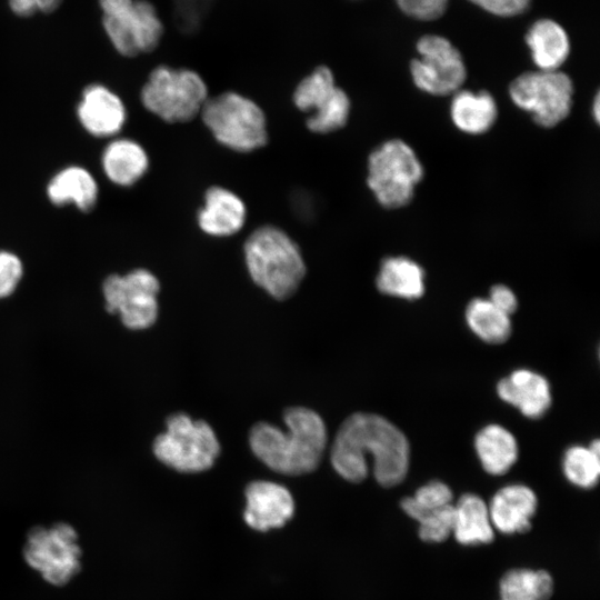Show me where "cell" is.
<instances>
[{"label":"cell","instance_id":"1","mask_svg":"<svg viewBox=\"0 0 600 600\" xmlns=\"http://www.w3.org/2000/svg\"><path fill=\"white\" fill-rule=\"evenodd\" d=\"M367 454L372 457L373 476L381 486L393 487L406 478L410 458L406 436L381 416L357 412L339 428L331 463L343 479L360 482L368 474Z\"/></svg>","mask_w":600,"mask_h":600},{"label":"cell","instance_id":"2","mask_svg":"<svg viewBox=\"0 0 600 600\" xmlns=\"http://www.w3.org/2000/svg\"><path fill=\"white\" fill-rule=\"evenodd\" d=\"M287 430L259 422L250 431L252 452L276 472L299 476L317 469L327 442L321 417L304 407L284 411Z\"/></svg>","mask_w":600,"mask_h":600},{"label":"cell","instance_id":"3","mask_svg":"<svg viewBox=\"0 0 600 600\" xmlns=\"http://www.w3.org/2000/svg\"><path fill=\"white\" fill-rule=\"evenodd\" d=\"M244 259L251 279L278 300L290 298L306 276L294 240L274 226H261L247 238Z\"/></svg>","mask_w":600,"mask_h":600},{"label":"cell","instance_id":"4","mask_svg":"<svg viewBox=\"0 0 600 600\" xmlns=\"http://www.w3.org/2000/svg\"><path fill=\"white\" fill-rule=\"evenodd\" d=\"M200 114L214 139L233 151L251 152L268 141L262 109L238 92L208 98Z\"/></svg>","mask_w":600,"mask_h":600},{"label":"cell","instance_id":"5","mask_svg":"<svg viewBox=\"0 0 600 600\" xmlns=\"http://www.w3.org/2000/svg\"><path fill=\"white\" fill-rule=\"evenodd\" d=\"M26 564L54 587L71 582L82 567V548L77 529L67 522L37 526L22 546Z\"/></svg>","mask_w":600,"mask_h":600},{"label":"cell","instance_id":"6","mask_svg":"<svg viewBox=\"0 0 600 600\" xmlns=\"http://www.w3.org/2000/svg\"><path fill=\"white\" fill-rule=\"evenodd\" d=\"M423 173L414 150L401 139H390L369 154L367 184L380 206L398 209L411 202Z\"/></svg>","mask_w":600,"mask_h":600},{"label":"cell","instance_id":"7","mask_svg":"<svg viewBox=\"0 0 600 600\" xmlns=\"http://www.w3.org/2000/svg\"><path fill=\"white\" fill-rule=\"evenodd\" d=\"M208 98L207 84L198 72L169 66L156 67L140 93L144 108L170 123L196 118Z\"/></svg>","mask_w":600,"mask_h":600},{"label":"cell","instance_id":"8","mask_svg":"<svg viewBox=\"0 0 600 600\" xmlns=\"http://www.w3.org/2000/svg\"><path fill=\"white\" fill-rule=\"evenodd\" d=\"M102 28L113 49L123 57L153 51L164 28L157 8L148 0H98Z\"/></svg>","mask_w":600,"mask_h":600},{"label":"cell","instance_id":"9","mask_svg":"<svg viewBox=\"0 0 600 600\" xmlns=\"http://www.w3.org/2000/svg\"><path fill=\"white\" fill-rule=\"evenodd\" d=\"M219 452L212 428L186 413L171 414L167 419V431L153 442V453L162 463L186 473L211 468Z\"/></svg>","mask_w":600,"mask_h":600},{"label":"cell","instance_id":"10","mask_svg":"<svg viewBox=\"0 0 600 600\" xmlns=\"http://www.w3.org/2000/svg\"><path fill=\"white\" fill-rule=\"evenodd\" d=\"M573 83L561 70H534L519 74L509 86L512 102L542 128H553L570 113Z\"/></svg>","mask_w":600,"mask_h":600},{"label":"cell","instance_id":"11","mask_svg":"<svg viewBox=\"0 0 600 600\" xmlns=\"http://www.w3.org/2000/svg\"><path fill=\"white\" fill-rule=\"evenodd\" d=\"M416 49L418 57L411 60L410 73L418 89L432 96H452L462 88L467 67L450 40L427 34L418 40Z\"/></svg>","mask_w":600,"mask_h":600},{"label":"cell","instance_id":"12","mask_svg":"<svg viewBox=\"0 0 600 600\" xmlns=\"http://www.w3.org/2000/svg\"><path fill=\"white\" fill-rule=\"evenodd\" d=\"M159 289L157 277L147 269L111 274L102 284L106 309L118 313L129 329H147L157 320Z\"/></svg>","mask_w":600,"mask_h":600},{"label":"cell","instance_id":"13","mask_svg":"<svg viewBox=\"0 0 600 600\" xmlns=\"http://www.w3.org/2000/svg\"><path fill=\"white\" fill-rule=\"evenodd\" d=\"M293 103L303 112H311L306 124L314 133H329L348 122L351 101L337 86L332 71L317 67L304 77L293 91Z\"/></svg>","mask_w":600,"mask_h":600},{"label":"cell","instance_id":"14","mask_svg":"<svg viewBox=\"0 0 600 600\" xmlns=\"http://www.w3.org/2000/svg\"><path fill=\"white\" fill-rule=\"evenodd\" d=\"M77 117L86 131L98 138L117 134L127 120L121 98L101 83L87 86L77 107Z\"/></svg>","mask_w":600,"mask_h":600},{"label":"cell","instance_id":"15","mask_svg":"<svg viewBox=\"0 0 600 600\" xmlns=\"http://www.w3.org/2000/svg\"><path fill=\"white\" fill-rule=\"evenodd\" d=\"M244 520L252 529L267 531L284 526L293 516L290 491L271 481H253L246 488Z\"/></svg>","mask_w":600,"mask_h":600},{"label":"cell","instance_id":"16","mask_svg":"<svg viewBox=\"0 0 600 600\" xmlns=\"http://www.w3.org/2000/svg\"><path fill=\"white\" fill-rule=\"evenodd\" d=\"M538 499L531 488L520 483L499 489L490 500L488 510L494 530L503 534L530 530Z\"/></svg>","mask_w":600,"mask_h":600},{"label":"cell","instance_id":"17","mask_svg":"<svg viewBox=\"0 0 600 600\" xmlns=\"http://www.w3.org/2000/svg\"><path fill=\"white\" fill-rule=\"evenodd\" d=\"M246 204L231 190L214 186L204 193V204L199 210L197 220L200 229L212 237H229L237 233L244 224Z\"/></svg>","mask_w":600,"mask_h":600},{"label":"cell","instance_id":"18","mask_svg":"<svg viewBox=\"0 0 600 600\" xmlns=\"http://www.w3.org/2000/svg\"><path fill=\"white\" fill-rule=\"evenodd\" d=\"M497 392L503 401L532 419L543 416L551 404L547 379L527 369L516 370L501 379L497 384Z\"/></svg>","mask_w":600,"mask_h":600},{"label":"cell","instance_id":"19","mask_svg":"<svg viewBox=\"0 0 600 600\" xmlns=\"http://www.w3.org/2000/svg\"><path fill=\"white\" fill-rule=\"evenodd\" d=\"M531 59L539 70H560L570 53V39L564 28L548 18L534 21L526 33Z\"/></svg>","mask_w":600,"mask_h":600},{"label":"cell","instance_id":"20","mask_svg":"<svg viewBox=\"0 0 600 600\" xmlns=\"http://www.w3.org/2000/svg\"><path fill=\"white\" fill-rule=\"evenodd\" d=\"M497 117V102L488 91L476 92L461 88L452 94L450 118L460 131L482 134L492 128Z\"/></svg>","mask_w":600,"mask_h":600},{"label":"cell","instance_id":"21","mask_svg":"<svg viewBox=\"0 0 600 600\" xmlns=\"http://www.w3.org/2000/svg\"><path fill=\"white\" fill-rule=\"evenodd\" d=\"M107 178L121 187L138 182L147 172L149 158L137 141L118 138L108 143L101 158Z\"/></svg>","mask_w":600,"mask_h":600},{"label":"cell","instance_id":"22","mask_svg":"<svg viewBox=\"0 0 600 600\" xmlns=\"http://www.w3.org/2000/svg\"><path fill=\"white\" fill-rule=\"evenodd\" d=\"M98 184L83 167L70 166L57 172L47 186L49 200L56 206L73 203L81 211L91 210L98 200Z\"/></svg>","mask_w":600,"mask_h":600},{"label":"cell","instance_id":"23","mask_svg":"<svg viewBox=\"0 0 600 600\" xmlns=\"http://www.w3.org/2000/svg\"><path fill=\"white\" fill-rule=\"evenodd\" d=\"M454 506L452 536L462 546L490 543L494 537L488 504L477 494L464 493Z\"/></svg>","mask_w":600,"mask_h":600},{"label":"cell","instance_id":"24","mask_svg":"<svg viewBox=\"0 0 600 600\" xmlns=\"http://www.w3.org/2000/svg\"><path fill=\"white\" fill-rule=\"evenodd\" d=\"M376 283L384 294L413 300L423 296L424 271L407 257H388L380 264Z\"/></svg>","mask_w":600,"mask_h":600},{"label":"cell","instance_id":"25","mask_svg":"<svg viewBox=\"0 0 600 600\" xmlns=\"http://www.w3.org/2000/svg\"><path fill=\"white\" fill-rule=\"evenodd\" d=\"M474 447L482 468L492 476L506 473L518 458L513 434L499 424H488L476 436Z\"/></svg>","mask_w":600,"mask_h":600},{"label":"cell","instance_id":"26","mask_svg":"<svg viewBox=\"0 0 600 600\" xmlns=\"http://www.w3.org/2000/svg\"><path fill=\"white\" fill-rule=\"evenodd\" d=\"M499 593L500 600H549L553 579L546 570L511 569L502 576Z\"/></svg>","mask_w":600,"mask_h":600},{"label":"cell","instance_id":"27","mask_svg":"<svg viewBox=\"0 0 600 600\" xmlns=\"http://www.w3.org/2000/svg\"><path fill=\"white\" fill-rule=\"evenodd\" d=\"M466 320L469 328L488 343H502L511 334L510 316L486 298H474L468 303Z\"/></svg>","mask_w":600,"mask_h":600},{"label":"cell","instance_id":"28","mask_svg":"<svg viewBox=\"0 0 600 600\" xmlns=\"http://www.w3.org/2000/svg\"><path fill=\"white\" fill-rule=\"evenodd\" d=\"M563 473L569 482L582 489L598 483L600 474V442L594 439L589 447L573 446L563 457Z\"/></svg>","mask_w":600,"mask_h":600},{"label":"cell","instance_id":"29","mask_svg":"<svg viewBox=\"0 0 600 600\" xmlns=\"http://www.w3.org/2000/svg\"><path fill=\"white\" fill-rule=\"evenodd\" d=\"M452 491L443 482L434 480L420 487L412 497L401 501L402 510L418 521L423 514L451 504Z\"/></svg>","mask_w":600,"mask_h":600},{"label":"cell","instance_id":"30","mask_svg":"<svg viewBox=\"0 0 600 600\" xmlns=\"http://www.w3.org/2000/svg\"><path fill=\"white\" fill-rule=\"evenodd\" d=\"M454 506L451 503L443 508L423 514L419 523V538L424 542L438 543L452 534Z\"/></svg>","mask_w":600,"mask_h":600},{"label":"cell","instance_id":"31","mask_svg":"<svg viewBox=\"0 0 600 600\" xmlns=\"http://www.w3.org/2000/svg\"><path fill=\"white\" fill-rule=\"evenodd\" d=\"M214 0H173V19L177 28L184 33L200 29Z\"/></svg>","mask_w":600,"mask_h":600},{"label":"cell","instance_id":"32","mask_svg":"<svg viewBox=\"0 0 600 600\" xmlns=\"http://www.w3.org/2000/svg\"><path fill=\"white\" fill-rule=\"evenodd\" d=\"M23 274L20 258L13 252L0 250V298L10 296Z\"/></svg>","mask_w":600,"mask_h":600},{"label":"cell","instance_id":"33","mask_svg":"<svg viewBox=\"0 0 600 600\" xmlns=\"http://www.w3.org/2000/svg\"><path fill=\"white\" fill-rule=\"evenodd\" d=\"M407 16L422 21L440 18L448 8L449 0H396Z\"/></svg>","mask_w":600,"mask_h":600},{"label":"cell","instance_id":"34","mask_svg":"<svg viewBox=\"0 0 600 600\" xmlns=\"http://www.w3.org/2000/svg\"><path fill=\"white\" fill-rule=\"evenodd\" d=\"M482 10L498 17H514L523 13L531 0H469Z\"/></svg>","mask_w":600,"mask_h":600},{"label":"cell","instance_id":"35","mask_svg":"<svg viewBox=\"0 0 600 600\" xmlns=\"http://www.w3.org/2000/svg\"><path fill=\"white\" fill-rule=\"evenodd\" d=\"M488 299L494 307L508 316H511L518 307L516 294L504 284L493 286L490 290Z\"/></svg>","mask_w":600,"mask_h":600},{"label":"cell","instance_id":"36","mask_svg":"<svg viewBox=\"0 0 600 600\" xmlns=\"http://www.w3.org/2000/svg\"><path fill=\"white\" fill-rule=\"evenodd\" d=\"M38 11L42 13H51L61 4L62 0H34Z\"/></svg>","mask_w":600,"mask_h":600},{"label":"cell","instance_id":"37","mask_svg":"<svg viewBox=\"0 0 600 600\" xmlns=\"http://www.w3.org/2000/svg\"><path fill=\"white\" fill-rule=\"evenodd\" d=\"M599 104H600L599 94H597L593 100V107H592L593 117L597 122H599V112H600Z\"/></svg>","mask_w":600,"mask_h":600}]
</instances>
